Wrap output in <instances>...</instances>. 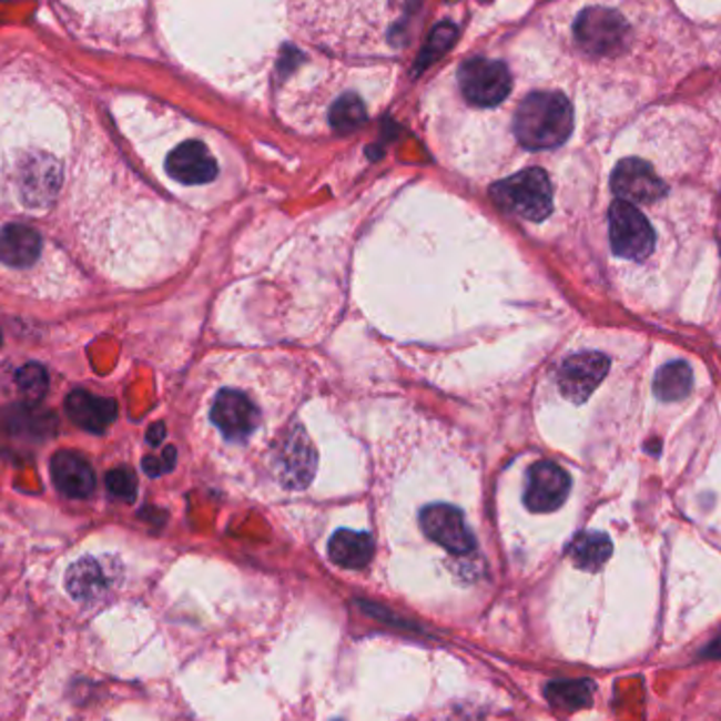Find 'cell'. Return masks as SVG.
I'll return each instance as SVG.
<instances>
[{
	"label": "cell",
	"mask_w": 721,
	"mask_h": 721,
	"mask_svg": "<svg viewBox=\"0 0 721 721\" xmlns=\"http://www.w3.org/2000/svg\"><path fill=\"white\" fill-rule=\"evenodd\" d=\"M610 245L618 257L624 260H646L652 254L657 236L648 217L637 210L633 203L615 201L610 213Z\"/></svg>",
	"instance_id": "3"
},
{
	"label": "cell",
	"mask_w": 721,
	"mask_h": 721,
	"mask_svg": "<svg viewBox=\"0 0 721 721\" xmlns=\"http://www.w3.org/2000/svg\"><path fill=\"white\" fill-rule=\"evenodd\" d=\"M106 488L114 498L133 502L138 494V479L129 468H114L106 475Z\"/></svg>",
	"instance_id": "25"
},
{
	"label": "cell",
	"mask_w": 721,
	"mask_h": 721,
	"mask_svg": "<svg viewBox=\"0 0 721 721\" xmlns=\"http://www.w3.org/2000/svg\"><path fill=\"white\" fill-rule=\"evenodd\" d=\"M146 439H149L150 446H161L163 439H165V425L163 423H156V425L150 426Z\"/></svg>",
	"instance_id": "27"
},
{
	"label": "cell",
	"mask_w": 721,
	"mask_h": 721,
	"mask_svg": "<svg viewBox=\"0 0 721 721\" xmlns=\"http://www.w3.org/2000/svg\"><path fill=\"white\" fill-rule=\"evenodd\" d=\"M547 699L563 711H580L593 702V683L589 679H559L547 686Z\"/></svg>",
	"instance_id": "21"
},
{
	"label": "cell",
	"mask_w": 721,
	"mask_h": 721,
	"mask_svg": "<svg viewBox=\"0 0 721 721\" xmlns=\"http://www.w3.org/2000/svg\"><path fill=\"white\" fill-rule=\"evenodd\" d=\"M612 191L627 203H654L667 194V184L641 159H624L612 171Z\"/></svg>",
	"instance_id": "7"
},
{
	"label": "cell",
	"mask_w": 721,
	"mask_h": 721,
	"mask_svg": "<svg viewBox=\"0 0 721 721\" xmlns=\"http://www.w3.org/2000/svg\"><path fill=\"white\" fill-rule=\"evenodd\" d=\"M715 648H718V652H721V639L718 641V646H715Z\"/></svg>",
	"instance_id": "28"
},
{
	"label": "cell",
	"mask_w": 721,
	"mask_h": 721,
	"mask_svg": "<svg viewBox=\"0 0 721 721\" xmlns=\"http://www.w3.org/2000/svg\"><path fill=\"white\" fill-rule=\"evenodd\" d=\"M456 37H458L456 26H451V23H439L430 32V39L426 43L425 51L418 58V70H423L426 65L433 64L435 60H439L446 53L447 49L454 44Z\"/></svg>",
	"instance_id": "24"
},
{
	"label": "cell",
	"mask_w": 721,
	"mask_h": 721,
	"mask_svg": "<svg viewBox=\"0 0 721 721\" xmlns=\"http://www.w3.org/2000/svg\"><path fill=\"white\" fill-rule=\"evenodd\" d=\"M18 388L22 393L23 397L32 404L41 402L49 388V378H47V372H44L43 365L39 363H28L23 365L22 369L18 372Z\"/></svg>",
	"instance_id": "23"
},
{
	"label": "cell",
	"mask_w": 721,
	"mask_h": 721,
	"mask_svg": "<svg viewBox=\"0 0 721 721\" xmlns=\"http://www.w3.org/2000/svg\"><path fill=\"white\" fill-rule=\"evenodd\" d=\"M65 589L72 599L91 603L98 601L108 589L106 568L100 563V559L83 557L70 566L65 572Z\"/></svg>",
	"instance_id": "16"
},
{
	"label": "cell",
	"mask_w": 721,
	"mask_h": 721,
	"mask_svg": "<svg viewBox=\"0 0 721 721\" xmlns=\"http://www.w3.org/2000/svg\"><path fill=\"white\" fill-rule=\"evenodd\" d=\"M212 423L222 430L224 437L241 441L257 428L260 412L245 395L236 390H224L213 402Z\"/></svg>",
	"instance_id": "11"
},
{
	"label": "cell",
	"mask_w": 721,
	"mask_h": 721,
	"mask_svg": "<svg viewBox=\"0 0 721 721\" xmlns=\"http://www.w3.org/2000/svg\"><path fill=\"white\" fill-rule=\"evenodd\" d=\"M460 87L473 106H498L510 93L509 68L486 58L470 60L460 70Z\"/></svg>",
	"instance_id": "5"
},
{
	"label": "cell",
	"mask_w": 721,
	"mask_h": 721,
	"mask_svg": "<svg viewBox=\"0 0 721 721\" xmlns=\"http://www.w3.org/2000/svg\"><path fill=\"white\" fill-rule=\"evenodd\" d=\"M512 128L519 144L526 149H557L572 135V104L563 93L536 91L517 108Z\"/></svg>",
	"instance_id": "1"
},
{
	"label": "cell",
	"mask_w": 721,
	"mask_h": 721,
	"mask_svg": "<svg viewBox=\"0 0 721 721\" xmlns=\"http://www.w3.org/2000/svg\"><path fill=\"white\" fill-rule=\"evenodd\" d=\"M612 555V540L601 531H585L576 536L570 547L573 566L587 572H597Z\"/></svg>",
	"instance_id": "19"
},
{
	"label": "cell",
	"mask_w": 721,
	"mask_h": 721,
	"mask_svg": "<svg viewBox=\"0 0 721 721\" xmlns=\"http://www.w3.org/2000/svg\"><path fill=\"white\" fill-rule=\"evenodd\" d=\"M329 121H332V128L339 133H351L367 121V112L355 93H346L332 106Z\"/></svg>",
	"instance_id": "22"
},
{
	"label": "cell",
	"mask_w": 721,
	"mask_h": 721,
	"mask_svg": "<svg viewBox=\"0 0 721 721\" xmlns=\"http://www.w3.org/2000/svg\"><path fill=\"white\" fill-rule=\"evenodd\" d=\"M68 418L89 433H104L116 420L119 407L110 397H98L87 390H72L65 399Z\"/></svg>",
	"instance_id": "14"
},
{
	"label": "cell",
	"mask_w": 721,
	"mask_h": 721,
	"mask_svg": "<svg viewBox=\"0 0 721 721\" xmlns=\"http://www.w3.org/2000/svg\"><path fill=\"white\" fill-rule=\"evenodd\" d=\"M374 540L369 534L353 530H339L329 540V559L346 570H360L374 557Z\"/></svg>",
	"instance_id": "18"
},
{
	"label": "cell",
	"mask_w": 721,
	"mask_h": 721,
	"mask_svg": "<svg viewBox=\"0 0 721 721\" xmlns=\"http://www.w3.org/2000/svg\"><path fill=\"white\" fill-rule=\"evenodd\" d=\"M51 477L55 488L68 498H87L95 489V473L77 451L62 449L51 458Z\"/></svg>",
	"instance_id": "13"
},
{
	"label": "cell",
	"mask_w": 721,
	"mask_h": 721,
	"mask_svg": "<svg viewBox=\"0 0 721 721\" xmlns=\"http://www.w3.org/2000/svg\"><path fill=\"white\" fill-rule=\"evenodd\" d=\"M0 339H2V336H0Z\"/></svg>",
	"instance_id": "29"
},
{
	"label": "cell",
	"mask_w": 721,
	"mask_h": 721,
	"mask_svg": "<svg viewBox=\"0 0 721 721\" xmlns=\"http://www.w3.org/2000/svg\"><path fill=\"white\" fill-rule=\"evenodd\" d=\"M692 369L683 360H671L662 365L654 376V395L660 402H681L692 390Z\"/></svg>",
	"instance_id": "20"
},
{
	"label": "cell",
	"mask_w": 721,
	"mask_h": 721,
	"mask_svg": "<svg viewBox=\"0 0 721 721\" xmlns=\"http://www.w3.org/2000/svg\"><path fill=\"white\" fill-rule=\"evenodd\" d=\"M165 170L173 180L186 186L207 184L217 175V163L210 149L203 142H184L177 149L171 150L165 163Z\"/></svg>",
	"instance_id": "12"
},
{
	"label": "cell",
	"mask_w": 721,
	"mask_h": 721,
	"mask_svg": "<svg viewBox=\"0 0 721 721\" xmlns=\"http://www.w3.org/2000/svg\"><path fill=\"white\" fill-rule=\"evenodd\" d=\"M62 171L55 159L34 154L26 159L18 171V191L28 207H47L60 191Z\"/></svg>",
	"instance_id": "10"
},
{
	"label": "cell",
	"mask_w": 721,
	"mask_h": 721,
	"mask_svg": "<svg viewBox=\"0 0 721 721\" xmlns=\"http://www.w3.org/2000/svg\"><path fill=\"white\" fill-rule=\"evenodd\" d=\"M426 536L454 555H467L475 549V536L465 524L463 512L451 505H430L420 515Z\"/></svg>",
	"instance_id": "8"
},
{
	"label": "cell",
	"mask_w": 721,
	"mask_h": 721,
	"mask_svg": "<svg viewBox=\"0 0 721 721\" xmlns=\"http://www.w3.org/2000/svg\"><path fill=\"white\" fill-rule=\"evenodd\" d=\"M43 250L41 234L23 224H7L0 231V262L13 268L32 266Z\"/></svg>",
	"instance_id": "15"
},
{
	"label": "cell",
	"mask_w": 721,
	"mask_h": 721,
	"mask_svg": "<svg viewBox=\"0 0 721 721\" xmlns=\"http://www.w3.org/2000/svg\"><path fill=\"white\" fill-rule=\"evenodd\" d=\"M573 37L587 53L612 55L629 39V23L612 9L593 7L578 16L573 23Z\"/></svg>",
	"instance_id": "4"
},
{
	"label": "cell",
	"mask_w": 721,
	"mask_h": 721,
	"mask_svg": "<svg viewBox=\"0 0 721 721\" xmlns=\"http://www.w3.org/2000/svg\"><path fill=\"white\" fill-rule=\"evenodd\" d=\"M610 372V359L601 353H580L563 360L557 384L561 395L572 404H585Z\"/></svg>",
	"instance_id": "6"
},
{
	"label": "cell",
	"mask_w": 721,
	"mask_h": 721,
	"mask_svg": "<svg viewBox=\"0 0 721 721\" xmlns=\"http://www.w3.org/2000/svg\"><path fill=\"white\" fill-rule=\"evenodd\" d=\"M491 199L505 212L530 222H542L552 212V186L549 175L538 167L519 171L491 186Z\"/></svg>",
	"instance_id": "2"
},
{
	"label": "cell",
	"mask_w": 721,
	"mask_h": 721,
	"mask_svg": "<svg viewBox=\"0 0 721 721\" xmlns=\"http://www.w3.org/2000/svg\"><path fill=\"white\" fill-rule=\"evenodd\" d=\"M175 458H177V451L175 447L167 446L163 449V456L161 458H154V456H149L144 458V470L150 477H161L165 473H171L173 467H175Z\"/></svg>",
	"instance_id": "26"
},
{
	"label": "cell",
	"mask_w": 721,
	"mask_h": 721,
	"mask_svg": "<svg viewBox=\"0 0 721 721\" xmlns=\"http://www.w3.org/2000/svg\"><path fill=\"white\" fill-rule=\"evenodd\" d=\"M572 488L570 475L555 463H536L528 470L526 507L531 512H552L559 509Z\"/></svg>",
	"instance_id": "9"
},
{
	"label": "cell",
	"mask_w": 721,
	"mask_h": 721,
	"mask_svg": "<svg viewBox=\"0 0 721 721\" xmlns=\"http://www.w3.org/2000/svg\"><path fill=\"white\" fill-rule=\"evenodd\" d=\"M315 449L306 441L304 433L296 430L290 439V444H285V454L281 458V477L290 488H304L313 473H315Z\"/></svg>",
	"instance_id": "17"
}]
</instances>
